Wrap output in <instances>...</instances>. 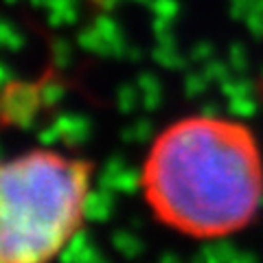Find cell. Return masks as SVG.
Listing matches in <instances>:
<instances>
[{
    "mask_svg": "<svg viewBox=\"0 0 263 263\" xmlns=\"http://www.w3.org/2000/svg\"><path fill=\"white\" fill-rule=\"evenodd\" d=\"M40 103V92L29 84H18V86H7L5 99H3V112L11 123H15L22 129H35L37 127V110Z\"/></svg>",
    "mask_w": 263,
    "mask_h": 263,
    "instance_id": "1",
    "label": "cell"
},
{
    "mask_svg": "<svg viewBox=\"0 0 263 263\" xmlns=\"http://www.w3.org/2000/svg\"><path fill=\"white\" fill-rule=\"evenodd\" d=\"M114 193L110 189L99 186L92 193H84L81 197V215L90 221H108L114 211Z\"/></svg>",
    "mask_w": 263,
    "mask_h": 263,
    "instance_id": "2",
    "label": "cell"
},
{
    "mask_svg": "<svg viewBox=\"0 0 263 263\" xmlns=\"http://www.w3.org/2000/svg\"><path fill=\"white\" fill-rule=\"evenodd\" d=\"M237 250L239 248L233 241H226V239L213 241V243L202 246L200 252L191 257V261L193 263H230Z\"/></svg>",
    "mask_w": 263,
    "mask_h": 263,
    "instance_id": "3",
    "label": "cell"
},
{
    "mask_svg": "<svg viewBox=\"0 0 263 263\" xmlns=\"http://www.w3.org/2000/svg\"><path fill=\"white\" fill-rule=\"evenodd\" d=\"M77 44L88 53H95L99 57H110V42L95 29V24L90 29H81L79 31Z\"/></svg>",
    "mask_w": 263,
    "mask_h": 263,
    "instance_id": "4",
    "label": "cell"
},
{
    "mask_svg": "<svg viewBox=\"0 0 263 263\" xmlns=\"http://www.w3.org/2000/svg\"><path fill=\"white\" fill-rule=\"evenodd\" d=\"M112 246H114V250H117L119 254H123L125 259H136L138 254L145 250V243L138 239L134 233L123 230V228L112 235Z\"/></svg>",
    "mask_w": 263,
    "mask_h": 263,
    "instance_id": "5",
    "label": "cell"
},
{
    "mask_svg": "<svg viewBox=\"0 0 263 263\" xmlns=\"http://www.w3.org/2000/svg\"><path fill=\"white\" fill-rule=\"evenodd\" d=\"M152 60L156 64H160L162 68L167 70H186L191 57H184L178 53V48H167V46H160L156 44V48L152 51Z\"/></svg>",
    "mask_w": 263,
    "mask_h": 263,
    "instance_id": "6",
    "label": "cell"
},
{
    "mask_svg": "<svg viewBox=\"0 0 263 263\" xmlns=\"http://www.w3.org/2000/svg\"><path fill=\"white\" fill-rule=\"evenodd\" d=\"M90 134H92V121L84 114H77L75 112V119H72V127L68 129V134H64V143L68 147H79L84 145Z\"/></svg>",
    "mask_w": 263,
    "mask_h": 263,
    "instance_id": "7",
    "label": "cell"
},
{
    "mask_svg": "<svg viewBox=\"0 0 263 263\" xmlns=\"http://www.w3.org/2000/svg\"><path fill=\"white\" fill-rule=\"evenodd\" d=\"M125 158H123L121 154H114L108 158V162L103 164L101 169V176H99V186L103 189H110V191H117V180L121 176V171L125 169Z\"/></svg>",
    "mask_w": 263,
    "mask_h": 263,
    "instance_id": "8",
    "label": "cell"
},
{
    "mask_svg": "<svg viewBox=\"0 0 263 263\" xmlns=\"http://www.w3.org/2000/svg\"><path fill=\"white\" fill-rule=\"evenodd\" d=\"M219 90H221V95L228 97V99H235V97H248V95H252L254 84H252V81L246 77V75L237 77V79L228 77V79H224V81L219 84Z\"/></svg>",
    "mask_w": 263,
    "mask_h": 263,
    "instance_id": "9",
    "label": "cell"
},
{
    "mask_svg": "<svg viewBox=\"0 0 263 263\" xmlns=\"http://www.w3.org/2000/svg\"><path fill=\"white\" fill-rule=\"evenodd\" d=\"M51 51H53V62L57 68H70L72 60H75V48H72L68 40H64V37L53 40Z\"/></svg>",
    "mask_w": 263,
    "mask_h": 263,
    "instance_id": "10",
    "label": "cell"
},
{
    "mask_svg": "<svg viewBox=\"0 0 263 263\" xmlns=\"http://www.w3.org/2000/svg\"><path fill=\"white\" fill-rule=\"evenodd\" d=\"M88 243H92V239L88 237V233L79 230V233L72 235L70 241L64 246V250L60 252V259L62 261H79V254L84 252V248H86Z\"/></svg>",
    "mask_w": 263,
    "mask_h": 263,
    "instance_id": "11",
    "label": "cell"
},
{
    "mask_svg": "<svg viewBox=\"0 0 263 263\" xmlns=\"http://www.w3.org/2000/svg\"><path fill=\"white\" fill-rule=\"evenodd\" d=\"M259 105L257 101L252 99V95L248 97H235V99H228V112L237 119H252L257 114Z\"/></svg>",
    "mask_w": 263,
    "mask_h": 263,
    "instance_id": "12",
    "label": "cell"
},
{
    "mask_svg": "<svg viewBox=\"0 0 263 263\" xmlns=\"http://www.w3.org/2000/svg\"><path fill=\"white\" fill-rule=\"evenodd\" d=\"M79 20V13H77V7H66V9H48L46 15V22L48 27H72L77 24Z\"/></svg>",
    "mask_w": 263,
    "mask_h": 263,
    "instance_id": "13",
    "label": "cell"
},
{
    "mask_svg": "<svg viewBox=\"0 0 263 263\" xmlns=\"http://www.w3.org/2000/svg\"><path fill=\"white\" fill-rule=\"evenodd\" d=\"M0 42H3L5 48L18 53L20 48L24 46V35L13 27L9 20H3V24H0Z\"/></svg>",
    "mask_w": 263,
    "mask_h": 263,
    "instance_id": "14",
    "label": "cell"
},
{
    "mask_svg": "<svg viewBox=\"0 0 263 263\" xmlns=\"http://www.w3.org/2000/svg\"><path fill=\"white\" fill-rule=\"evenodd\" d=\"M228 62L230 66H233V70L235 72H239V75H248V48H246V44L241 42H235V44H230L228 48Z\"/></svg>",
    "mask_w": 263,
    "mask_h": 263,
    "instance_id": "15",
    "label": "cell"
},
{
    "mask_svg": "<svg viewBox=\"0 0 263 263\" xmlns=\"http://www.w3.org/2000/svg\"><path fill=\"white\" fill-rule=\"evenodd\" d=\"M141 186V171L125 167L117 180V193H136Z\"/></svg>",
    "mask_w": 263,
    "mask_h": 263,
    "instance_id": "16",
    "label": "cell"
},
{
    "mask_svg": "<svg viewBox=\"0 0 263 263\" xmlns=\"http://www.w3.org/2000/svg\"><path fill=\"white\" fill-rule=\"evenodd\" d=\"M95 29L101 33V35L108 40V42H114V40H119L123 37V31L121 27L117 24V20L110 18L108 13H101V15H97V20H95Z\"/></svg>",
    "mask_w": 263,
    "mask_h": 263,
    "instance_id": "17",
    "label": "cell"
},
{
    "mask_svg": "<svg viewBox=\"0 0 263 263\" xmlns=\"http://www.w3.org/2000/svg\"><path fill=\"white\" fill-rule=\"evenodd\" d=\"M230 70H233V66H230V62H221V60H209L206 64H204V77H206L209 81H217V84H221L224 79L230 77Z\"/></svg>",
    "mask_w": 263,
    "mask_h": 263,
    "instance_id": "18",
    "label": "cell"
},
{
    "mask_svg": "<svg viewBox=\"0 0 263 263\" xmlns=\"http://www.w3.org/2000/svg\"><path fill=\"white\" fill-rule=\"evenodd\" d=\"M64 92L66 90L60 81H46V84L40 88V101H42V105H46V108H55L64 99Z\"/></svg>",
    "mask_w": 263,
    "mask_h": 263,
    "instance_id": "19",
    "label": "cell"
},
{
    "mask_svg": "<svg viewBox=\"0 0 263 263\" xmlns=\"http://www.w3.org/2000/svg\"><path fill=\"white\" fill-rule=\"evenodd\" d=\"M209 88V79L204 77V72H186L184 77V95L189 99H195L206 92Z\"/></svg>",
    "mask_w": 263,
    "mask_h": 263,
    "instance_id": "20",
    "label": "cell"
},
{
    "mask_svg": "<svg viewBox=\"0 0 263 263\" xmlns=\"http://www.w3.org/2000/svg\"><path fill=\"white\" fill-rule=\"evenodd\" d=\"M117 105L123 114H129L136 110L138 105V95H136V88L129 86V84H123L117 92Z\"/></svg>",
    "mask_w": 263,
    "mask_h": 263,
    "instance_id": "21",
    "label": "cell"
},
{
    "mask_svg": "<svg viewBox=\"0 0 263 263\" xmlns=\"http://www.w3.org/2000/svg\"><path fill=\"white\" fill-rule=\"evenodd\" d=\"M149 9L154 11V15H160V18H167L174 22L180 13V3L178 0H152Z\"/></svg>",
    "mask_w": 263,
    "mask_h": 263,
    "instance_id": "22",
    "label": "cell"
},
{
    "mask_svg": "<svg viewBox=\"0 0 263 263\" xmlns=\"http://www.w3.org/2000/svg\"><path fill=\"white\" fill-rule=\"evenodd\" d=\"M213 55H215V46L206 40H202V42H197L191 46V51H189V57H191V62H202L206 64L209 60H213Z\"/></svg>",
    "mask_w": 263,
    "mask_h": 263,
    "instance_id": "23",
    "label": "cell"
},
{
    "mask_svg": "<svg viewBox=\"0 0 263 263\" xmlns=\"http://www.w3.org/2000/svg\"><path fill=\"white\" fill-rule=\"evenodd\" d=\"M136 86L143 90V95H145V92H162L160 79L156 77L154 72H147V70H143L141 75L136 77Z\"/></svg>",
    "mask_w": 263,
    "mask_h": 263,
    "instance_id": "24",
    "label": "cell"
},
{
    "mask_svg": "<svg viewBox=\"0 0 263 263\" xmlns=\"http://www.w3.org/2000/svg\"><path fill=\"white\" fill-rule=\"evenodd\" d=\"M246 27H248L254 40H263V13L250 9L248 15H246Z\"/></svg>",
    "mask_w": 263,
    "mask_h": 263,
    "instance_id": "25",
    "label": "cell"
},
{
    "mask_svg": "<svg viewBox=\"0 0 263 263\" xmlns=\"http://www.w3.org/2000/svg\"><path fill=\"white\" fill-rule=\"evenodd\" d=\"M136 129V143H149L154 138V123L149 119H138L134 123Z\"/></svg>",
    "mask_w": 263,
    "mask_h": 263,
    "instance_id": "26",
    "label": "cell"
},
{
    "mask_svg": "<svg viewBox=\"0 0 263 263\" xmlns=\"http://www.w3.org/2000/svg\"><path fill=\"white\" fill-rule=\"evenodd\" d=\"M254 0H230V18L233 20H246V15L252 9Z\"/></svg>",
    "mask_w": 263,
    "mask_h": 263,
    "instance_id": "27",
    "label": "cell"
},
{
    "mask_svg": "<svg viewBox=\"0 0 263 263\" xmlns=\"http://www.w3.org/2000/svg\"><path fill=\"white\" fill-rule=\"evenodd\" d=\"M37 138H40V143H42V145H55L57 141H64L62 132H60V127H57L55 123H53V125H48V127H44L37 134Z\"/></svg>",
    "mask_w": 263,
    "mask_h": 263,
    "instance_id": "28",
    "label": "cell"
},
{
    "mask_svg": "<svg viewBox=\"0 0 263 263\" xmlns=\"http://www.w3.org/2000/svg\"><path fill=\"white\" fill-rule=\"evenodd\" d=\"M103 261H105V257L97 250L95 243H88L84 248V252L79 254V263H103Z\"/></svg>",
    "mask_w": 263,
    "mask_h": 263,
    "instance_id": "29",
    "label": "cell"
},
{
    "mask_svg": "<svg viewBox=\"0 0 263 263\" xmlns=\"http://www.w3.org/2000/svg\"><path fill=\"white\" fill-rule=\"evenodd\" d=\"M141 105L147 112H156L162 105V92H145L141 99Z\"/></svg>",
    "mask_w": 263,
    "mask_h": 263,
    "instance_id": "30",
    "label": "cell"
},
{
    "mask_svg": "<svg viewBox=\"0 0 263 263\" xmlns=\"http://www.w3.org/2000/svg\"><path fill=\"white\" fill-rule=\"evenodd\" d=\"M200 114L204 121H211V119H217L219 117V103L217 101H206L200 108Z\"/></svg>",
    "mask_w": 263,
    "mask_h": 263,
    "instance_id": "31",
    "label": "cell"
},
{
    "mask_svg": "<svg viewBox=\"0 0 263 263\" xmlns=\"http://www.w3.org/2000/svg\"><path fill=\"white\" fill-rule=\"evenodd\" d=\"M156 44L160 46H167V48H178V42H176V35L169 31H162V33H156Z\"/></svg>",
    "mask_w": 263,
    "mask_h": 263,
    "instance_id": "32",
    "label": "cell"
},
{
    "mask_svg": "<svg viewBox=\"0 0 263 263\" xmlns=\"http://www.w3.org/2000/svg\"><path fill=\"white\" fill-rule=\"evenodd\" d=\"M254 261H257V254H254V252H250V250H237L230 263H254Z\"/></svg>",
    "mask_w": 263,
    "mask_h": 263,
    "instance_id": "33",
    "label": "cell"
},
{
    "mask_svg": "<svg viewBox=\"0 0 263 263\" xmlns=\"http://www.w3.org/2000/svg\"><path fill=\"white\" fill-rule=\"evenodd\" d=\"M171 20H167V18H160V15H156L154 18V22H152V29H154V33H162V31H169L171 29Z\"/></svg>",
    "mask_w": 263,
    "mask_h": 263,
    "instance_id": "34",
    "label": "cell"
},
{
    "mask_svg": "<svg viewBox=\"0 0 263 263\" xmlns=\"http://www.w3.org/2000/svg\"><path fill=\"white\" fill-rule=\"evenodd\" d=\"M125 60L132 62V64H136V62H141L143 60V51L138 46H127V51H125Z\"/></svg>",
    "mask_w": 263,
    "mask_h": 263,
    "instance_id": "35",
    "label": "cell"
},
{
    "mask_svg": "<svg viewBox=\"0 0 263 263\" xmlns=\"http://www.w3.org/2000/svg\"><path fill=\"white\" fill-rule=\"evenodd\" d=\"M11 79H13L11 66L9 64H0V81H3V86H9Z\"/></svg>",
    "mask_w": 263,
    "mask_h": 263,
    "instance_id": "36",
    "label": "cell"
},
{
    "mask_svg": "<svg viewBox=\"0 0 263 263\" xmlns=\"http://www.w3.org/2000/svg\"><path fill=\"white\" fill-rule=\"evenodd\" d=\"M66 7H77V0H48L46 9H66Z\"/></svg>",
    "mask_w": 263,
    "mask_h": 263,
    "instance_id": "37",
    "label": "cell"
},
{
    "mask_svg": "<svg viewBox=\"0 0 263 263\" xmlns=\"http://www.w3.org/2000/svg\"><path fill=\"white\" fill-rule=\"evenodd\" d=\"M121 141L123 143H136V129H134V125L121 129Z\"/></svg>",
    "mask_w": 263,
    "mask_h": 263,
    "instance_id": "38",
    "label": "cell"
},
{
    "mask_svg": "<svg viewBox=\"0 0 263 263\" xmlns=\"http://www.w3.org/2000/svg\"><path fill=\"white\" fill-rule=\"evenodd\" d=\"M180 261V257L176 252H162L160 254V263H178Z\"/></svg>",
    "mask_w": 263,
    "mask_h": 263,
    "instance_id": "39",
    "label": "cell"
},
{
    "mask_svg": "<svg viewBox=\"0 0 263 263\" xmlns=\"http://www.w3.org/2000/svg\"><path fill=\"white\" fill-rule=\"evenodd\" d=\"M95 3L101 7V9H105V11H110V9H114V7H117V3L119 0H95Z\"/></svg>",
    "mask_w": 263,
    "mask_h": 263,
    "instance_id": "40",
    "label": "cell"
},
{
    "mask_svg": "<svg viewBox=\"0 0 263 263\" xmlns=\"http://www.w3.org/2000/svg\"><path fill=\"white\" fill-rule=\"evenodd\" d=\"M31 7H35V9H40V7H48V0H29Z\"/></svg>",
    "mask_w": 263,
    "mask_h": 263,
    "instance_id": "41",
    "label": "cell"
},
{
    "mask_svg": "<svg viewBox=\"0 0 263 263\" xmlns=\"http://www.w3.org/2000/svg\"><path fill=\"white\" fill-rule=\"evenodd\" d=\"M132 226H134V228H141V226H143V219L134 217V219H132Z\"/></svg>",
    "mask_w": 263,
    "mask_h": 263,
    "instance_id": "42",
    "label": "cell"
},
{
    "mask_svg": "<svg viewBox=\"0 0 263 263\" xmlns=\"http://www.w3.org/2000/svg\"><path fill=\"white\" fill-rule=\"evenodd\" d=\"M257 206H263V193H257Z\"/></svg>",
    "mask_w": 263,
    "mask_h": 263,
    "instance_id": "43",
    "label": "cell"
},
{
    "mask_svg": "<svg viewBox=\"0 0 263 263\" xmlns=\"http://www.w3.org/2000/svg\"><path fill=\"white\" fill-rule=\"evenodd\" d=\"M134 3H141V5H149L152 0H134Z\"/></svg>",
    "mask_w": 263,
    "mask_h": 263,
    "instance_id": "44",
    "label": "cell"
},
{
    "mask_svg": "<svg viewBox=\"0 0 263 263\" xmlns=\"http://www.w3.org/2000/svg\"><path fill=\"white\" fill-rule=\"evenodd\" d=\"M5 3H7V5H15V3H18V0H5Z\"/></svg>",
    "mask_w": 263,
    "mask_h": 263,
    "instance_id": "45",
    "label": "cell"
},
{
    "mask_svg": "<svg viewBox=\"0 0 263 263\" xmlns=\"http://www.w3.org/2000/svg\"><path fill=\"white\" fill-rule=\"evenodd\" d=\"M259 72H261V77H263V66H261V70H259Z\"/></svg>",
    "mask_w": 263,
    "mask_h": 263,
    "instance_id": "46",
    "label": "cell"
}]
</instances>
